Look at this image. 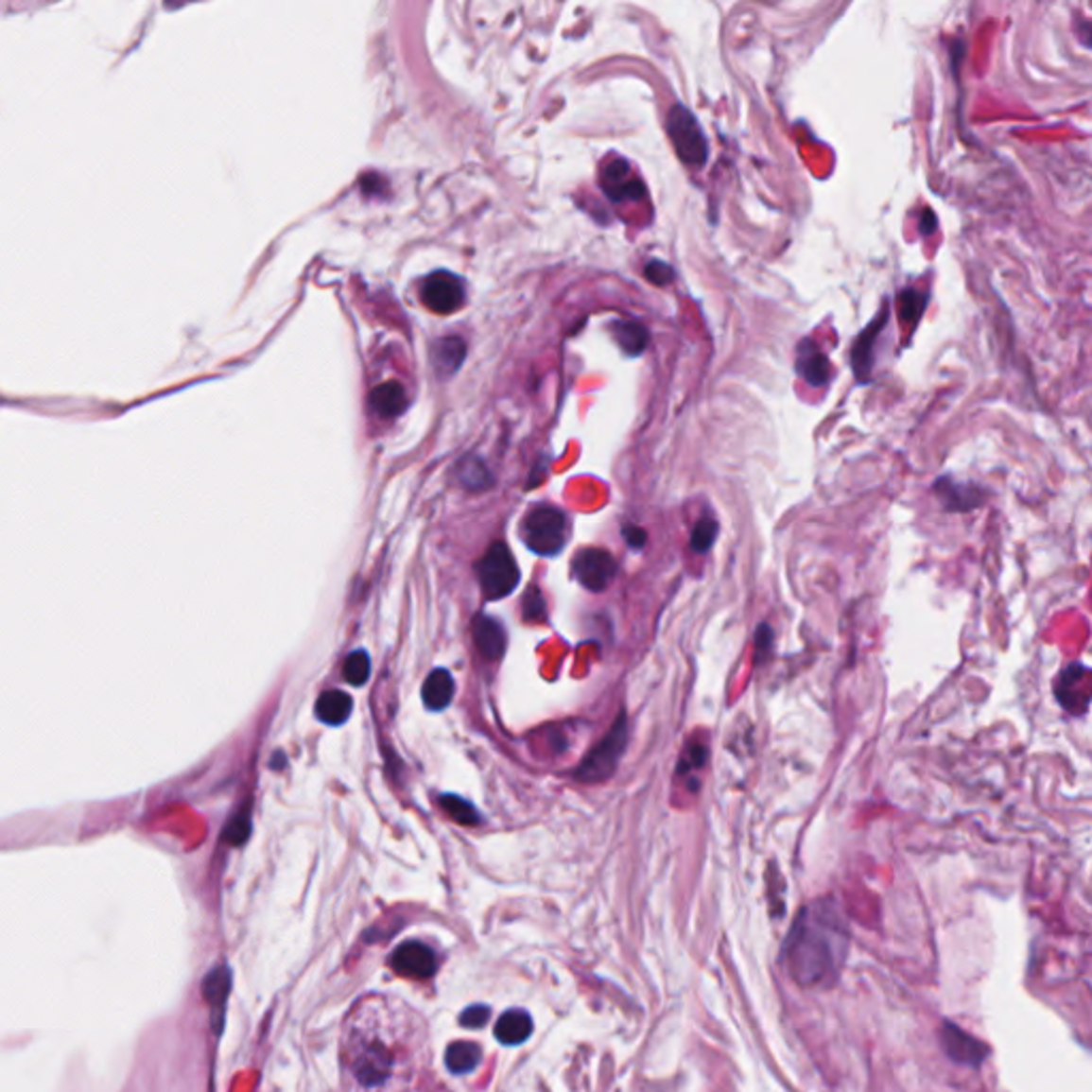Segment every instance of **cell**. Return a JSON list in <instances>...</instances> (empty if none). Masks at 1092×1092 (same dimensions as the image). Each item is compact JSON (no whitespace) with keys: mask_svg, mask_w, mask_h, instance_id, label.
I'll list each match as a JSON object with an SVG mask.
<instances>
[{"mask_svg":"<svg viewBox=\"0 0 1092 1092\" xmlns=\"http://www.w3.org/2000/svg\"><path fill=\"white\" fill-rule=\"evenodd\" d=\"M847 944V927L839 909L822 900L800 911L783 947V961L800 986H830L845 962Z\"/></svg>","mask_w":1092,"mask_h":1092,"instance_id":"1","label":"cell"},{"mask_svg":"<svg viewBox=\"0 0 1092 1092\" xmlns=\"http://www.w3.org/2000/svg\"><path fill=\"white\" fill-rule=\"evenodd\" d=\"M570 521L563 511L555 506L542 504L531 508L521 525V536L529 551L542 557H553L563 551L568 542Z\"/></svg>","mask_w":1092,"mask_h":1092,"instance_id":"2","label":"cell"},{"mask_svg":"<svg viewBox=\"0 0 1092 1092\" xmlns=\"http://www.w3.org/2000/svg\"><path fill=\"white\" fill-rule=\"evenodd\" d=\"M625 747H628V717L621 711L611 732L579 764V769L574 771V777L582 783H599L611 779V774L619 766Z\"/></svg>","mask_w":1092,"mask_h":1092,"instance_id":"3","label":"cell"},{"mask_svg":"<svg viewBox=\"0 0 1092 1092\" xmlns=\"http://www.w3.org/2000/svg\"><path fill=\"white\" fill-rule=\"evenodd\" d=\"M480 589L487 599H502L511 596L521 581L519 565L504 542H495L487 548L477 565Z\"/></svg>","mask_w":1092,"mask_h":1092,"instance_id":"4","label":"cell"},{"mask_svg":"<svg viewBox=\"0 0 1092 1092\" xmlns=\"http://www.w3.org/2000/svg\"><path fill=\"white\" fill-rule=\"evenodd\" d=\"M668 135L683 163L702 166L708 156L704 132L687 107L674 105L668 115Z\"/></svg>","mask_w":1092,"mask_h":1092,"instance_id":"5","label":"cell"},{"mask_svg":"<svg viewBox=\"0 0 1092 1092\" xmlns=\"http://www.w3.org/2000/svg\"><path fill=\"white\" fill-rule=\"evenodd\" d=\"M572 577L589 591H604L616 577L619 563L604 548H581L572 560Z\"/></svg>","mask_w":1092,"mask_h":1092,"instance_id":"6","label":"cell"},{"mask_svg":"<svg viewBox=\"0 0 1092 1092\" xmlns=\"http://www.w3.org/2000/svg\"><path fill=\"white\" fill-rule=\"evenodd\" d=\"M939 1041H941V1048H944L945 1056L949 1061H954L956 1065H962V1066H971V1069H978L983 1063H986V1058L990 1054V1048L979 1041L978 1037H973L971 1032H966L964 1029L958 1027V1024L945 1020L941 1024V1031H939Z\"/></svg>","mask_w":1092,"mask_h":1092,"instance_id":"7","label":"cell"},{"mask_svg":"<svg viewBox=\"0 0 1092 1092\" xmlns=\"http://www.w3.org/2000/svg\"><path fill=\"white\" fill-rule=\"evenodd\" d=\"M423 303L436 314H453L465 302V286L461 278L450 271H436L423 282Z\"/></svg>","mask_w":1092,"mask_h":1092,"instance_id":"8","label":"cell"},{"mask_svg":"<svg viewBox=\"0 0 1092 1092\" xmlns=\"http://www.w3.org/2000/svg\"><path fill=\"white\" fill-rule=\"evenodd\" d=\"M1056 698L1069 713H1086L1092 702V668L1083 664L1066 666L1056 681Z\"/></svg>","mask_w":1092,"mask_h":1092,"instance_id":"9","label":"cell"},{"mask_svg":"<svg viewBox=\"0 0 1092 1092\" xmlns=\"http://www.w3.org/2000/svg\"><path fill=\"white\" fill-rule=\"evenodd\" d=\"M390 964L399 975L412 979H427L436 973V956L419 941H407V944L399 945L390 954Z\"/></svg>","mask_w":1092,"mask_h":1092,"instance_id":"10","label":"cell"},{"mask_svg":"<svg viewBox=\"0 0 1092 1092\" xmlns=\"http://www.w3.org/2000/svg\"><path fill=\"white\" fill-rule=\"evenodd\" d=\"M602 186L604 193L616 203L638 201L640 197H645L643 182L633 178L630 163L623 161V158H613V161L604 166Z\"/></svg>","mask_w":1092,"mask_h":1092,"instance_id":"11","label":"cell"},{"mask_svg":"<svg viewBox=\"0 0 1092 1092\" xmlns=\"http://www.w3.org/2000/svg\"><path fill=\"white\" fill-rule=\"evenodd\" d=\"M888 316H890V310L888 307H883L877 319H875L869 327L860 333V338L856 339L854 350H852V368L856 372L858 382H869L871 380V372H873V363H875V344H877L881 331L886 329Z\"/></svg>","mask_w":1092,"mask_h":1092,"instance_id":"12","label":"cell"},{"mask_svg":"<svg viewBox=\"0 0 1092 1092\" xmlns=\"http://www.w3.org/2000/svg\"><path fill=\"white\" fill-rule=\"evenodd\" d=\"M796 372L798 376L811 387H823L830 380V361L828 356L817 348L815 341L803 339L796 350Z\"/></svg>","mask_w":1092,"mask_h":1092,"instance_id":"13","label":"cell"},{"mask_svg":"<svg viewBox=\"0 0 1092 1092\" xmlns=\"http://www.w3.org/2000/svg\"><path fill=\"white\" fill-rule=\"evenodd\" d=\"M474 643L485 660H499L506 651V632L494 616L480 615L474 621Z\"/></svg>","mask_w":1092,"mask_h":1092,"instance_id":"14","label":"cell"},{"mask_svg":"<svg viewBox=\"0 0 1092 1092\" xmlns=\"http://www.w3.org/2000/svg\"><path fill=\"white\" fill-rule=\"evenodd\" d=\"M533 1032L531 1015L523 1010L506 1012L495 1024V1037L504 1046H519L528 1041Z\"/></svg>","mask_w":1092,"mask_h":1092,"instance_id":"15","label":"cell"},{"mask_svg":"<svg viewBox=\"0 0 1092 1092\" xmlns=\"http://www.w3.org/2000/svg\"><path fill=\"white\" fill-rule=\"evenodd\" d=\"M465 341L461 338H444L433 348V368L440 378H448L461 368L465 358Z\"/></svg>","mask_w":1092,"mask_h":1092,"instance_id":"16","label":"cell"},{"mask_svg":"<svg viewBox=\"0 0 1092 1092\" xmlns=\"http://www.w3.org/2000/svg\"><path fill=\"white\" fill-rule=\"evenodd\" d=\"M935 491L952 511H966V508L978 506L981 502V491L978 487L961 485V482H954L949 477L939 478L935 482Z\"/></svg>","mask_w":1092,"mask_h":1092,"instance_id":"17","label":"cell"},{"mask_svg":"<svg viewBox=\"0 0 1092 1092\" xmlns=\"http://www.w3.org/2000/svg\"><path fill=\"white\" fill-rule=\"evenodd\" d=\"M455 696V681L448 670H433L423 685V702L431 711H442Z\"/></svg>","mask_w":1092,"mask_h":1092,"instance_id":"18","label":"cell"},{"mask_svg":"<svg viewBox=\"0 0 1092 1092\" xmlns=\"http://www.w3.org/2000/svg\"><path fill=\"white\" fill-rule=\"evenodd\" d=\"M611 333H613L616 344L621 346L623 353L630 355V356L643 355L647 344H649V331L643 322L616 321V322H613Z\"/></svg>","mask_w":1092,"mask_h":1092,"instance_id":"19","label":"cell"},{"mask_svg":"<svg viewBox=\"0 0 1092 1092\" xmlns=\"http://www.w3.org/2000/svg\"><path fill=\"white\" fill-rule=\"evenodd\" d=\"M350 711H353V698L339 689L324 691L319 702H316V715H319L321 721L329 725L344 723L350 717Z\"/></svg>","mask_w":1092,"mask_h":1092,"instance_id":"20","label":"cell"},{"mask_svg":"<svg viewBox=\"0 0 1092 1092\" xmlns=\"http://www.w3.org/2000/svg\"><path fill=\"white\" fill-rule=\"evenodd\" d=\"M406 404V390L399 382H385V385L372 390L373 412L385 416V419H393V416L402 414Z\"/></svg>","mask_w":1092,"mask_h":1092,"instance_id":"21","label":"cell"},{"mask_svg":"<svg viewBox=\"0 0 1092 1092\" xmlns=\"http://www.w3.org/2000/svg\"><path fill=\"white\" fill-rule=\"evenodd\" d=\"M482 1058L480 1048L472 1041H455L446 1048V1066L457 1075L470 1073L478 1066Z\"/></svg>","mask_w":1092,"mask_h":1092,"instance_id":"22","label":"cell"},{"mask_svg":"<svg viewBox=\"0 0 1092 1092\" xmlns=\"http://www.w3.org/2000/svg\"><path fill=\"white\" fill-rule=\"evenodd\" d=\"M389 1066H390V1061H389L387 1052L376 1046V1048H372L370 1052H365L363 1058H358L356 1078L361 1080L363 1083H368V1086H373V1083H380L382 1080L387 1078Z\"/></svg>","mask_w":1092,"mask_h":1092,"instance_id":"23","label":"cell"},{"mask_svg":"<svg viewBox=\"0 0 1092 1092\" xmlns=\"http://www.w3.org/2000/svg\"><path fill=\"white\" fill-rule=\"evenodd\" d=\"M231 990V971L227 966H216L203 981V997L214 1012L224 1010Z\"/></svg>","mask_w":1092,"mask_h":1092,"instance_id":"24","label":"cell"},{"mask_svg":"<svg viewBox=\"0 0 1092 1092\" xmlns=\"http://www.w3.org/2000/svg\"><path fill=\"white\" fill-rule=\"evenodd\" d=\"M927 305H928V293H922V290H913V288L903 290V293L898 295L900 321H903L907 327L915 329L918 327L924 310H927Z\"/></svg>","mask_w":1092,"mask_h":1092,"instance_id":"25","label":"cell"},{"mask_svg":"<svg viewBox=\"0 0 1092 1092\" xmlns=\"http://www.w3.org/2000/svg\"><path fill=\"white\" fill-rule=\"evenodd\" d=\"M440 805L450 817H453L455 822L463 823V826H477V823L480 822V815L477 813V808H474L468 800H463L459 796H453V794L442 796Z\"/></svg>","mask_w":1092,"mask_h":1092,"instance_id":"26","label":"cell"},{"mask_svg":"<svg viewBox=\"0 0 1092 1092\" xmlns=\"http://www.w3.org/2000/svg\"><path fill=\"white\" fill-rule=\"evenodd\" d=\"M459 477H461L463 485L468 489H485L491 482L487 465L482 463L480 459H474V457H470V459H465L461 463Z\"/></svg>","mask_w":1092,"mask_h":1092,"instance_id":"27","label":"cell"},{"mask_svg":"<svg viewBox=\"0 0 1092 1092\" xmlns=\"http://www.w3.org/2000/svg\"><path fill=\"white\" fill-rule=\"evenodd\" d=\"M717 531H719V528H717V521L711 519V516L700 519L694 531H691V548H694L696 553H706L708 548L715 545Z\"/></svg>","mask_w":1092,"mask_h":1092,"instance_id":"28","label":"cell"},{"mask_svg":"<svg viewBox=\"0 0 1092 1092\" xmlns=\"http://www.w3.org/2000/svg\"><path fill=\"white\" fill-rule=\"evenodd\" d=\"M344 677L353 685H363L370 677V657L365 651H355L344 662Z\"/></svg>","mask_w":1092,"mask_h":1092,"instance_id":"29","label":"cell"},{"mask_svg":"<svg viewBox=\"0 0 1092 1092\" xmlns=\"http://www.w3.org/2000/svg\"><path fill=\"white\" fill-rule=\"evenodd\" d=\"M523 619L531 621V623H545L546 621V602H545V598H542V591L533 585L525 591Z\"/></svg>","mask_w":1092,"mask_h":1092,"instance_id":"30","label":"cell"},{"mask_svg":"<svg viewBox=\"0 0 1092 1092\" xmlns=\"http://www.w3.org/2000/svg\"><path fill=\"white\" fill-rule=\"evenodd\" d=\"M645 276L657 286H668L674 280V269L664 261H651L645 267Z\"/></svg>","mask_w":1092,"mask_h":1092,"instance_id":"31","label":"cell"},{"mask_svg":"<svg viewBox=\"0 0 1092 1092\" xmlns=\"http://www.w3.org/2000/svg\"><path fill=\"white\" fill-rule=\"evenodd\" d=\"M248 835H250V820L241 813L229 823L227 832H224V839H227L231 845H241L248 839Z\"/></svg>","mask_w":1092,"mask_h":1092,"instance_id":"32","label":"cell"},{"mask_svg":"<svg viewBox=\"0 0 1092 1092\" xmlns=\"http://www.w3.org/2000/svg\"><path fill=\"white\" fill-rule=\"evenodd\" d=\"M489 1015H491V1012H489L487 1005H472L461 1014L459 1022L463 1024L465 1029H480L487 1024Z\"/></svg>","mask_w":1092,"mask_h":1092,"instance_id":"33","label":"cell"},{"mask_svg":"<svg viewBox=\"0 0 1092 1092\" xmlns=\"http://www.w3.org/2000/svg\"><path fill=\"white\" fill-rule=\"evenodd\" d=\"M704 762H706V749L702 745H687L685 754L681 757L679 772H683L685 769H700V766H704Z\"/></svg>","mask_w":1092,"mask_h":1092,"instance_id":"34","label":"cell"},{"mask_svg":"<svg viewBox=\"0 0 1092 1092\" xmlns=\"http://www.w3.org/2000/svg\"><path fill=\"white\" fill-rule=\"evenodd\" d=\"M623 536H625V540H628V545L633 546V548L645 546L647 533H645L643 529H640V528H632V525H628V528L623 529Z\"/></svg>","mask_w":1092,"mask_h":1092,"instance_id":"35","label":"cell"},{"mask_svg":"<svg viewBox=\"0 0 1092 1092\" xmlns=\"http://www.w3.org/2000/svg\"><path fill=\"white\" fill-rule=\"evenodd\" d=\"M922 216H924V220L920 218V222H922V224H920V231H922L924 237H928V235H932V233L937 231V218H935V214H932V210H928V207L922 212Z\"/></svg>","mask_w":1092,"mask_h":1092,"instance_id":"36","label":"cell"},{"mask_svg":"<svg viewBox=\"0 0 1092 1092\" xmlns=\"http://www.w3.org/2000/svg\"><path fill=\"white\" fill-rule=\"evenodd\" d=\"M1075 35H1078L1082 45H1086V47L1092 49V24L1080 20V22H1078V32H1075Z\"/></svg>","mask_w":1092,"mask_h":1092,"instance_id":"37","label":"cell"}]
</instances>
